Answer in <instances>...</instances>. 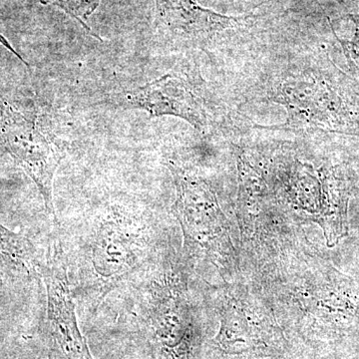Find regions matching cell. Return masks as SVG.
Masks as SVG:
<instances>
[{
    "label": "cell",
    "mask_w": 359,
    "mask_h": 359,
    "mask_svg": "<svg viewBox=\"0 0 359 359\" xmlns=\"http://www.w3.org/2000/svg\"><path fill=\"white\" fill-rule=\"evenodd\" d=\"M42 266L29 238L0 223V276L13 280L41 278Z\"/></svg>",
    "instance_id": "52a82bcc"
},
{
    "label": "cell",
    "mask_w": 359,
    "mask_h": 359,
    "mask_svg": "<svg viewBox=\"0 0 359 359\" xmlns=\"http://www.w3.org/2000/svg\"><path fill=\"white\" fill-rule=\"evenodd\" d=\"M156 26L168 39L201 44L247 23L254 16H228L200 6L196 0H155Z\"/></svg>",
    "instance_id": "277c9868"
},
{
    "label": "cell",
    "mask_w": 359,
    "mask_h": 359,
    "mask_svg": "<svg viewBox=\"0 0 359 359\" xmlns=\"http://www.w3.org/2000/svg\"><path fill=\"white\" fill-rule=\"evenodd\" d=\"M58 231L55 226L41 271L47 294V344L60 359H94L78 325L67 259Z\"/></svg>",
    "instance_id": "6da1fadb"
},
{
    "label": "cell",
    "mask_w": 359,
    "mask_h": 359,
    "mask_svg": "<svg viewBox=\"0 0 359 359\" xmlns=\"http://www.w3.org/2000/svg\"><path fill=\"white\" fill-rule=\"evenodd\" d=\"M45 4H54L61 7L65 13L76 18L82 25L91 33L88 26L85 25V20L93 13L101 0H41Z\"/></svg>",
    "instance_id": "ba28073f"
},
{
    "label": "cell",
    "mask_w": 359,
    "mask_h": 359,
    "mask_svg": "<svg viewBox=\"0 0 359 359\" xmlns=\"http://www.w3.org/2000/svg\"><path fill=\"white\" fill-rule=\"evenodd\" d=\"M1 139L13 159L34 182L47 214L58 226L52 191L65 149L39 124L28 121L11 108H7L2 118Z\"/></svg>",
    "instance_id": "3957f363"
},
{
    "label": "cell",
    "mask_w": 359,
    "mask_h": 359,
    "mask_svg": "<svg viewBox=\"0 0 359 359\" xmlns=\"http://www.w3.org/2000/svg\"><path fill=\"white\" fill-rule=\"evenodd\" d=\"M149 302L148 318L153 339L164 359H187L189 327L177 292L156 285Z\"/></svg>",
    "instance_id": "8992f818"
},
{
    "label": "cell",
    "mask_w": 359,
    "mask_h": 359,
    "mask_svg": "<svg viewBox=\"0 0 359 359\" xmlns=\"http://www.w3.org/2000/svg\"><path fill=\"white\" fill-rule=\"evenodd\" d=\"M40 359V358H39Z\"/></svg>",
    "instance_id": "9c48e42d"
},
{
    "label": "cell",
    "mask_w": 359,
    "mask_h": 359,
    "mask_svg": "<svg viewBox=\"0 0 359 359\" xmlns=\"http://www.w3.org/2000/svg\"><path fill=\"white\" fill-rule=\"evenodd\" d=\"M121 98L123 105L146 111L152 117L176 116L198 130L207 126V115L200 96L192 85L179 75H164L145 86L126 92Z\"/></svg>",
    "instance_id": "5b68a950"
},
{
    "label": "cell",
    "mask_w": 359,
    "mask_h": 359,
    "mask_svg": "<svg viewBox=\"0 0 359 359\" xmlns=\"http://www.w3.org/2000/svg\"><path fill=\"white\" fill-rule=\"evenodd\" d=\"M136 233L120 214L99 219L87 245V289L99 304L136 269Z\"/></svg>",
    "instance_id": "7a4b0ae2"
}]
</instances>
